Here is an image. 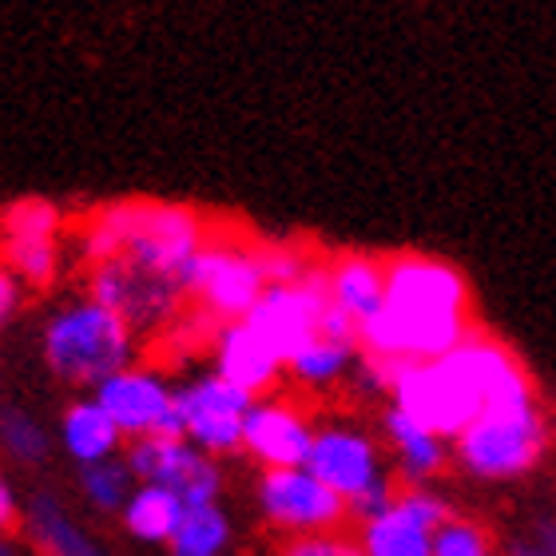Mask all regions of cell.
<instances>
[{
	"instance_id": "cell-1",
	"label": "cell",
	"mask_w": 556,
	"mask_h": 556,
	"mask_svg": "<svg viewBox=\"0 0 556 556\" xmlns=\"http://www.w3.org/2000/svg\"><path fill=\"white\" fill-rule=\"evenodd\" d=\"M533 397L536 386L525 362L501 338L473 330L445 358L397 366L390 406L406 409L453 445L485 409L533 402Z\"/></svg>"
},
{
	"instance_id": "cell-2",
	"label": "cell",
	"mask_w": 556,
	"mask_h": 556,
	"mask_svg": "<svg viewBox=\"0 0 556 556\" xmlns=\"http://www.w3.org/2000/svg\"><path fill=\"white\" fill-rule=\"evenodd\" d=\"M477 326L469 318V282L433 255L386 258V306L362 326V354L382 362H438Z\"/></svg>"
},
{
	"instance_id": "cell-3",
	"label": "cell",
	"mask_w": 556,
	"mask_h": 556,
	"mask_svg": "<svg viewBox=\"0 0 556 556\" xmlns=\"http://www.w3.org/2000/svg\"><path fill=\"white\" fill-rule=\"evenodd\" d=\"M207 239V223L191 207L155 203V199H124V203H108L92 215L88 231H84V255L88 263L128 258L131 267L151 270V275L179 282L187 290Z\"/></svg>"
},
{
	"instance_id": "cell-4",
	"label": "cell",
	"mask_w": 556,
	"mask_h": 556,
	"mask_svg": "<svg viewBox=\"0 0 556 556\" xmlns=\"http://www.w3.org/2000/svg\"><path fill=\"white\" fill-rule=\"evenodd\" d=\"M139 334L96 299H72L45 318L40 358L60 386L96 394L112 374L136 366Z\"/></svg>"
},
{
	"instance_id": "cell-5",
	"label": "cell",
	"mask_w": 556,
	"mask_h": 556,
	"mask_svg": "<svg viewBox=\"0 0 556 556\" xmlns=\"http://www.w3.org/2000/svg\"><path fill=\"white\" fill-rule=\"evenodd\" d=\"M306 469L346 501L350 517L358 525L386 513L402 493L382 438H374L362 421L350 417H318Z\"/></svg>"
},
{
	"instance_id": "cell-6",
	"label": "cell",
	"mask_w": 556,
	"mask_h": 556,
	"mask_svg": "<svg viewBox=\"0 0 556 556\" xmlns=\"http://www.w3.org/2000/svg\"><path fill=\"white\" fill-rule=\"evenodd\" d=\"M548 414L541 397L493 406L453 441V465L473 481H517L548 453Z\"/></svg>"
},
{
	"instance_id": "cell-7",
	"label": "cell",
	"mask_w": 556,
	"mask_h": 556,
	"mask_svg": "<svg viewBox=\"0 0 556 556\" xmlns=\"http://www.w3.org/2000/svg\"><path fill=\"white\" fill-rule=\"evenodd\" d=\"M270 290L258 247L239 243L231 235H211L203 255L191 270V306L207 318L215 330L227 323H247L258 299Z\"/></svg>"
},
{
	"instance_id": "cell-8",
	"label": "cell",
	"mask_w": 556,
	"mask_h": 556,
	"mask_svg": "<svg viewBox=\"0 0 556 556\" xmlns=\"http://www.w3.org/2000/svg\"><path fill=\"white\" fill-rule=\"evenodd\" d=\"M255 509L267 529H275L282 541H306V536H334L342 525L354 521L350 505L334 489L318 481L306 465L294 469H258L255 477Z\"/></svg>"
},
{
	"instance_id": "cell-9",
	"label": "cell",
	"mask_w": 556,
	"mask_h": 556,
	"mask_svg": "<svg viewBox=\"0 0 556 556\" xmlns=\"http://www.w3.org/2000/svg\"><path fill=\"white\" fill-rule=\"evenodd\" d=\"M175 406H179V433L195 450H203L215 462L243 453L247 417L255 406V397L247 390H239L215 370H199L175 386Z\"/></svg>"
},
{
	"instance_id": "cell-10",
	"label": "cell",
	"mask_w": 556,
	"mask_h": 556,
	"mask_svg": "<svg viewBox=\"0 0 556 556\" xmlns=\"http://www.w3.org/2000/svg\"><path fill=\"white\" fill-rule=\"evenodd\" d=\"M88 299L116 311L139 338L167 330L179 318L184 302H191L179 282H167V278L151 275V270L131 267L128 258L92 263V270H88Z\"/></svg>"
},
{
	"instance_id": "cell-11",
	"label": "cell",
	"mask_w": 556,
	"mask_h": 556,
	"mask_svg": "<svg viewBox=\"0 0 556 556\" xmlns=\"http://www.w3.org/2000/svg\"><path fill=\"white\" fill-rule=\"evenodd\" d=\"M124 457H128L139 485L172 489V493H179L187 501V509H195V505H219L223 485H227L223 462L195 450L179 433H155V438L128 441Z\"/></svg>"
},
{
	"instance_id": "cell-12",
	"label": "cell",
	"mask_w": 556,
	"mask_h": 556,
	"mask_svg": "<svg viewBox=\"0 0 556 556\" xmlns=\"http://www.w3.org/2000/svg\"><path fill=\"white\" fill-rule=\"evenodd\" d=\"M453 517L450 497L433 485H414L397 493L386 513L358 525L362 556H433V536Z\"/></svg>"
},
{
	"instance_id": "cell-13",
	"label": "cell",
	"mask_w": 556,
	"mask_h": 556,
	"mask_svg": "<svg viewBox=\"0 0 556 556\" xmlns=\"http://www.w3.org/2000/svg\"><path fill=\"white\" fill-rule=\"evenodd\" d=\"M330 302H334L330 299V275H326V263H318L302 282L270 287L247 323L278 350V358L290 362L306 342L323 334V318L330 311Z\"/></svg>"
},
{
	"instance_id": "cell-14",
	"label": "cell",
	"mask_w": 556,
	"mask_h": 556,
	"mask_svg": "<svg viewBox=\"0 0 556 556\" xmlns=\"http://www.w3.org/2000/svg\"><path fill=\"white\" fill-rule=\"evenodd\" d=\"M175 386L179 382H172L163 370L136 362L128 370L112 374L92 397L112 414V421L119 426L124 438L139 441V438H155V433H179Z\"/></svg>"
},
{
	"instance_id": "cell-15",
	"label": "cell",
	"mask_w": 556,
	"mask_h": 556,
	"mask_svg": "<svg viewBox=\"0 0 556 556\" xmlns=\"http://www.w3.org/2000/svg\"><path fill=\"white\" fill-rule=\"evenodd\" d=\"M314 433H318V417L299 397H258L247 417L243 457L255 462L258 469H294L311 462Z\"/></svg>"
},
{
	"instance_id": "cell-16",
	"label": "cell",
	"mask_w": 556,
	"mask_h": 556,
	"mask_svg": "<svg viewBox=\"0 0 556 556\" xmlns=\"http://www.w3.org/2000/svg\"><path fill=\"white\" fill-rule=\"evenodd\" d=\"M211 370L255 397L278 394V382L287 378V362L258 334L251 323H227L211 338Z\"/></svg>"
},
{
	"instance_id": "cell-17",
	"label": "cell",
	"mask_w": 556,
	"mask_h": 556,
	"mask_svg": "<svg viewBox=\"0 0 556 556\" xmlns=\"http://www.w3.org/2000/svg\"><path fill=\"white\" fill-rule=\"evenodd\" d=\"M378 438H382L386 453H390L397 481L406 489L433 485L445 473V465L453 462L450 441L441 438V433H433L429 426H421L406 409L390 406V402H386L382 417H378Z\"/></svg>"
},
{
	"instance_id": "cell-18",
	"label": "cell",
	"mask_w": 556,
	"mask_h": 556,
	"mask_svg": "<svg viewBox=\"0 0 556 556\" xmlns=\"http://www.w3.org/2000/svg\"><path fill=\"white\" fill-rule=\"evenodd\" d=\"M56 445L64 450V457H68L76 469H88V465L112 462V457H124V453H128V438L119 433L112 414H108L92 394L72 397L68 406L60 409Z\"/></svg>"
},
{
	"instance_id": "cell-19",
	"label": "cell",
	"mask_w": 556,
	"mask_h": 556,
	"mask_svg": "<svg viewBox=\"0 0 556 556\" xmlns=\"http://www.w3.org/2000/svg\"><path fill=\"white\" fill-rule=\"evenodd\" d=\"M21 533L36 545L40 556H112L76 517L68 513V505L56 493H33L24 501V521Z\"/></svg>"
},
{
	"instance_id": "cell-20",
	"label": "cell",
	"mask_w": 556,
	"mask_h": 556,
	"mask_svg": "<svg viewBox=\"0 0 556 556\" xmlns=\"http://www.w3.org/2000/svg\"><path fill=\"white\" fill-rule=\"evenodd\" d=\"M330 299L342 314H350L358 330L386 306V263L370 255H338L326 263Z\"/></svg>"
},
{
	"instance_id": "cell-21",
	"label": "cell",
	"mask_w": 556,
	"mask_h": 556,
	"mask_svg": "<svg viewBox=\"0 0 556 556\" xmlns=\"http://www.w3.org/2000/svg\"><path fill=\"white\" fill-rule=\"evenodd\" d=\"M187 517V501L172 489H160V485H139L131 493V501L124 505L119 513V525H124V533L139 545H155V548H167L179 533V525Z\"/></svg>"
},
{
	"instance_id": "cell-22",
	"label": "cell",
	"mask_w": 556,
	"mask_h": 556,
	"mask_svg": "<svg viewBox=\"0 0 556 556\" xmlns=\"http://www.w3.org/2000/svg\"><path fill=\"white\" fill-rule=\"evenodd\" d=\"M358 358H362V346L318 334L287 362V378L294 386H302V390L318 394V390H330V386L346 382L350 374H354V366H358Z\"/></svg>"
},
{
	"instance_id": "cell-23",
	"label": "cell",
	"mask_w": 556,
	"mask_h": 556,
	"mask_svg": "<svg viewBox=\"0 0 556 556\" xmlns=\"http://www.w3.org/2000/svg\"><path fill=\"white\" fill-rule=\"evenodd\" d=\"M76 489H80L84 505L100 517H119L124 505L131 501V493L139 489L136 473H131L128 457H112V462L88 465L76 469Z\"/></svg>"
},
{
	"instance_id": "cell-24",
	"label": "cell",
	"mask_w": 556,
	"mask_h": 556,
	"mask_svg": "<svg viewBox=\"0 0 556 556\" xmlns=\"http://www.w3.org/2000/svg\"><path fill=\"white\" fill-rule=\"evenodd\" d=\"M231 541L235 525L223 509V501L219 505H195V509H187L179 533L167 545V556H227Z\"/></svg>"
},
{
	"instance_id": "cell-25",
	"label": "cell",
	"mask_w": 556,
	"mask_h": 556,
	"mask_svg": "<svg viewBox=\"0 0 556 556\" xmlns=\"http://www.w3.org/2000/svg\"><path fill=\"white\" fill-rule=\"evenodd\" d=\"M0 450L12 465L21 469H36V465L48 462L52 453V433L36 414L21 406H4L0 409Z\"/></svg>"
},
{
	"instance_id": "cell-26",
	"label": "cell",
	"mask_w": 556,
	"mask_h": 556,
	"mask_svg": "<svg viewBox=\"0 0 556 556\" xmlns=\"http://www.w3.org/2000/svg\"><path fill=\"white\" fill-rule=\"evenodd\" d=\"M60 267L56 239H4V270L21 278L24 287L45 290Z\"/></svg>"
},
{
	"instance_id": "cell-27",
	"label": "cell",
	"mask_w": 556,
	"mask_h": 556,
	"mask_svg": "<svg viewBox=\"0 0 556 556\" xmlns=\"http://www.w3.org/2000/svg\"><path fill=\"white\" fill-rule=\"evenodd\" d=\"M60 211L48 199H16L4 207V239H56Z\"/></svg>"
},
{
	"instance_id": "cell-28",
	"label": "cell",
	"mask_w": 556,
	"mask_h": 556,
	"mask_svg": "<svg viewBox=\"0 0 556 556\" xmlns=\"http://www.w3.org/2000/svg\"><path fill=\"white\" fill-rule=\"evenodd\" d=\"M433 556H501V553L493 545V536L485 533V525L453 513L450 521L438 529V536H433Z\"/></svg>"
},
{
	"instance_id": "cell-29",
	"label": "cell",
	"mask_w": 556,
	"mask_h": 556,
	"mask_svg": "<svg viewBox=\"0 0 556 556\" xmlns=\"http://www.w3.org/2000/svg\"><path fill=\"white\" fill-rule=\"evenodd\" d=\"M258 258H263V270H267L270 287H290V282H302L318 263H314L306 251H299L294 243H263L258 247Z\"/></svg>"
},
{
	"instance_id": "cell-30",
	"label": "cell",
	"mask_w": 556,
	"mask_h": 556,
	"mask_svg": "<svg viewBox=\"0 0 556 556\" xmlns=\"http://www.w3.org/2000/svg\"><path fill=\"white\" fill-rule=\"evenodd\" d=\"M275 556H362L354 536H306V541H282Z\"/></svg>"
},
{
	"instance_id": "cell-31",
	"label": "cell",
	"mask_w": 556,
	"mask_h": 556,
	"mask_svg": "<svg viewBox=\"0 0 556 556\" xmlns=\"http://www.w3.org/2000/svg\"><path fill=\"white\" fill-rule=\"evenodd\" d=\"M505 556H556V521H536L529 533L513 536Z\"/></svg>"
},
{
	"instance_id": "cell-32",
	"label": "cell",
	"mask_w": 556,
	"mask_h": 556,
	"mask_svg": "<svg viewBox=\"0 0 556 556\" xmlns=\"http://www.w3.org/2000/svg\"><path fill=\"white\" fill-rule=\"evenodd\" d=\"M24 306V282L12 270H0V318L12 323Z\"/></svg>"
},
{
	"instance_id": "cell-33",
	"label": "cell",
	"mask_w": 556,
	"mask_h": 556,
	"mask_svg": "<svg viewBox=\"0 0 556 556\" xmlns=\"http://www.w3.org/2000/svg\"><path fill=\"white\" fill-rule=\"evenodd\" d=\"M21 521H24V505L16 497V489H12V481H0V525L4 529H21Z\"/></svg>"
},
{
	"instance_id": "cell-34",
	"label": "cell",
	"mask_w": 556,
	"mask_h": 556,
	"mask_svg": "<svg viewBox=\"0 0 556 556\" xmlns=\"http://www.w3.org/2000/svg\"><path fill=\"white\" fill-rule=\"evenodd\" d=\"M0 556H40V553H36V545L24 533L21 536L4 533V541H0Z\"/></svg>"
}]
</instances>
